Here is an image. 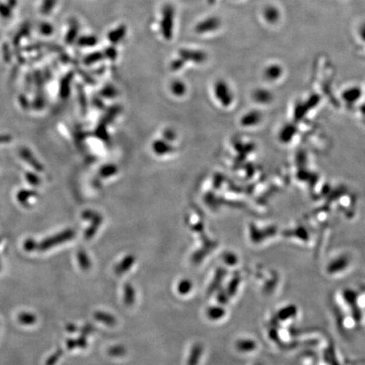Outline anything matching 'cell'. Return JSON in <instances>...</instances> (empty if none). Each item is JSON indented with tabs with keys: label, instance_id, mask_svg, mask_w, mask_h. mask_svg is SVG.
Wrapping results in <instances>:
<instances>
[{
	"label": "cell",
	"instance_id": "cell-11",
	"mask_svg": "<svg viewBox=\"0 0 365 365\" xmlns=\"http://www.w3.org/2000/svg\"><path fill=\"white\" fill-rule=\"evenodd\" d=\"M56 3V0H45L44 4H43V8H44V11L49 12L51 11L54 6Z\"/></svg>",
	"mask_w": 365,
	"mask_h": 365
},
{
	"label": "cell",
	"instance_id": "cell-8",
	"mask_svg": "<svg viewBox=\"0 0 365 365\" xmlns=\"http://www.w3.org/2000/svg\"><path fill=\"white\" fill-rule=\"evenodd\" d=\"M97 38L92 35H88V36H83L80 37L78 40L79 45L83 46V47H92L97 44Z\"/></svg>",
	"mask_w": 365,
	"mask_h": 365
},
{
	"label": "cell",
	"instance_id": "cell-3",
	"mask_svg": "<svg viewBox=\"0 0 365 365\" xmlns=\"http://www.w3.org/2000/svg\"><path fill=\"white\" fill-rule=\"evenodd\" d=\"M262 16L269 25H276L281 19V11L275 5H266L263 9Z\"/></svg>",
	"mask_w": 365,
	"mask_h": 365
},
{
	"label": "cell",
	"instance_id": "cell-9",
	"mask_svg": "<svg viewBox=\"0 0 365 365\" xmlns=\"http://www.w3.org/2000/svg\"><path fill=\"white\" fill-rule=\"evenodd\" d=\"M78 34H79V25H78L77 23L74 22L70 26V28L68 30V32H67L66 41L68 43L74 42V39L77 37Z\"/></svg>",
	"mask_w": 365,
	"mask_h": 365
},
{
	"label": "cell",
	"instance_id": "cell-6",
	"mask_svg": "<svg viewBox=\"0 0 365 365\" xmlns=\"http://www.w3.org/2000/svg\"><path fill=\"white\" fill-rule=\"evenodd\" d=\"M283 74V68L278 64H271L265 70V77L268 80H277Z\"/></svg>",
	"mask_w": 365,
	"mask_h": 365
},
{
	"label": "cell",
	"instance_id": "cell-12",
	"mask_svg": "<svg viewBox=\"0 0 365 365\" xmlns=\"http://www.w3.org/2000/svg\"><path fill=\"white\" fill-rule=\"evenodd\" d=\"M359 35H360L361 40L365 43V22L360 25V28H359Z\"/></svg>",
	"mask_w": 365,
	"mask_h": 365
},
{
	"label": "cell",
	"instance_id": "cell-10",
	"mask_svg": "<svg viewBox=\"0 0 365 365\" xmlns=\"http://www.w3.org/2000/svg\"><path fill=\"white\" fill-rule=\"evenodd\" d=\"M18 319L20 323L24 325H32L36 321V316L29 313H22L18 315Z\"/></svg>",
	"mask_w": 365,
	"mask_h": 365
},
{
	"label": "cell",
	"instance_id": "cell-1",
	"mask_svg": "<svg viewBox=\"0 0 365 365\" xmlns=\"http://www.w3.org/2000/svg\"><path fill=\"white\" fill-rule=\"evenodd\" d=\"M174 16L175 11L174 6L171 4L163 6L160 20V30L166 40H171L174 35Z\"/></svg>",
	"mask_w": 365,
	"mask_h": 365
},
{
	"label": "cell",
	"instance_id": "cell-13",
	"mask_svg": "<svg viewBox=\"0 0 365 365\" xmlns=\"http://www.w3.org/2000/svg\"><path fill=\"white\" fill-rule=\"evenodd\" d=\"M100 56V54H98V53H97V54H91V55L86 58V61L89 63H93V62H95L94 60H97V58H99Z\"/></svg>",
	"mask_w": 365,
	"mask_h": 365
},
{
	"label": "cell",
	"instance_id": "cell-4",
	"mask_svg": "<svg viewBox=\"0 0 365 365\" xmlns=\"http://www.w3.org/2000/svg\"><path fill=\"white\" fill-rule=\"evenodd\" d=\"M127 34V28L125 26L121 25L116 28L113 29L108 33V39L113 44H118L123 40Z\"/></svg>",
	"mask_w": 365,
	"mask_h": 365
},
{
	"label": "cell",
	"instance_id": "cell-2",
	"mask_svg": "<svg viewBox=\"0 0 365 365\" xmlns=\"http://www.w3.org/2000/svg\"><path fill=\"white\" fill-rule=\"evenodd\" d=\"M221 25H222V22L219 18L211 16V17L206 18L200 23H198L197 26H195V32L199 34L216 32L220 28Z\"/></svg>",
	"mask_w": 365,
	"mask_h": 365
},
{
	"label": "cell",
	"instance_id": "cell-5",
	"mask_svg": "<svg viewBox=\"0 0 365 365\" xmlns=\"http://www.w3.org/2000/svg\"><path fill=\"white\" fill-rule=\"evenodd\" d=\"M180 55L183 59H189L194 60L195 62H202L205 59V55L200 51H194V50H188V49H182L180 52Z\"/></svg>",
	"mask_w": 365,
	"mask_h": 365
},
{
	"label": "cell",
	"instance_id": "cell-7",
	"mask_svg": "<svg viewBox=\"0 0 365 365\" xmlns=\"http://www.w3.org/2000/svg\"><path fill=\"white\" fill-rule=\"evenodd\" d=\"M69 238L71 237H70L68 234V235H67V234H64V235H59L57 237H55V239H49V240H46V241H44V242L41 244L40 248L42 250H44L46 248H51L53 246L56 245V244H57V243H60V241H61V242L65 241V240H68Z\"/></svg>",
	"mask_w": 365,
	"mask_h": 365
},
{
	"label": "cell",
	"instance_id": "cell-14",
	"mask_svg": "<svg viewBox=\"0 0 365 365\" xmlns=\"http://www.w3.org/2000/svg\"><path fill=\"white\" fill-rule=\"evenodd\" d=\"M181 287H182V288H180V290L181 293H186L187 291V289H186V288H190V287H191V285H190V283H188V282H183V283H181Z\"/></svg>",
	"mask_w": 365,
	"mask_h": 365
},
{
	"label": "cell",
	"instance_id": "cell-15",
	"mask_svg": "<svg viewBox=\"0 0 365 365\" xmlns=\"http://www.w3.org/2000/svg\"><path fill=\"white\" fill-rule=\"evenodd\" d=\"M214 1L215 0H209V2H210V3H212V2H214Z\"/></svg>",
	"mask_w": 365,
	"mask_h": 365
}]
</instances>
